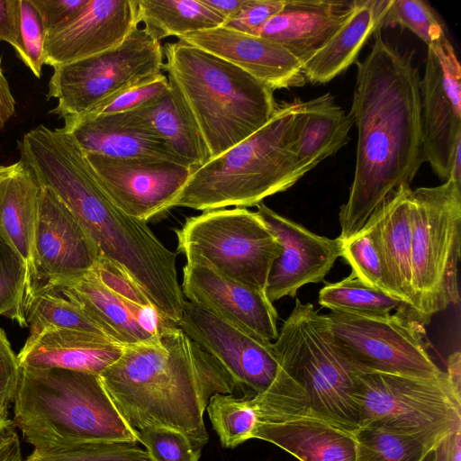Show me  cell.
I'll return each instance as SVG.
<instances>
[{
    "label": "cell",
    "mask_w": 461,
    "mask_h": 461,
    "mask_svg": "<svg viewBox=\"0 0 461 461\" xmlns=\"http://www.w3.org/2000/svg\"><path fill=\"white\" fill-rule=\"evenodd\" d=\"M370 52L357 62L349 113L357 128V160L348 201L340 206L339 237L362 230L376 207L402 185H411L425 161L420 78L410 53L378 30Z\"/></svg>",
    "instance_id": "1"
},
{
    "label": "cell",
    "mask_w": 461,
    "mask_h": 461,
    "mask_svg": "<svg viewBox=\"0 0 461 461\" xmlns=\"http://www.w3.org/2000/svg\"><path fill=\"white\" fill-rule=\"evenodd\" d=\"M99 378L133 430L170 428L200 448L209 439L203 413L210 397L236 391L218 361L173 322L157 338L124 347Z\"/></svg>",
    "instance_id": "2"
},
{
    "label": "cell",
    "mask_w": 461,
    "mask_h": 461,
    "mask_svg": "<svg viewBox=\"0 0 461 461\" xmlns=\"http://www.w3.org/2000/svg\"><path fill=\"white\" fill-rule=\"evenodd\" d=\"M302 115L299 99L277 104L263 127L193 169L169 210L257 206L266 197L289 189L306 174L294 147Z\"/></svg>",
    "instance_id": "3"
},
{
    "label": "cell",
    "mask_w": 461,
    "mask_h": 461,
    "mask_svg": "<svg viewBox=\"0 0 461 461\" xmlns=\"http://www.w3.org/2000/svg\"><path fill=\"white\" fill-rule=\"evenodd\" d=\"M13 424L35 449L104 441L138 442L99 375L20 367Z\"/></svg>",
    "instance_id": "4"
},
{
    "label": "cell",
    "mask_w": 461,
    "mask_h": 461,
    "mask_svg": "<svg viewBox=\"0 0 461 461\" xmlns=\"http://www.w3.org/2000/svg\"><path fill=\"white\" fill-rule=\"evenodd\" d=\"M163 70L190 110L211 158L273 116L274 90L237 66L180 40L163 46Z\"/></svg>",
    "instance_id": "5"
},
{
    "label": "cell",
    "mask_w": 461,
    "mask_h": 461,
    "mask_svg": "<svg viewBox=\"0 0 461 461\" xmlns=\"http://www.w3.org/2000/svg\"><path fill=\"white\" fill-rule=\"evenodd\" d=\"M273 347L281 370L269 391L276 399L347 431L359 429L352 398L359 370L336 344L324 315L296 299Z\"/></svg>",
    "instance_id": "6"
},
{
    "label": "cell",
    "mask_w": 461,
    "mask_h": 461,
    "mask_svg": "<svg viewBox=\"0 0 461 461\" xmlns=\"http://www.w3.org/2000/svg\"><path fill=\"white\" fill-rule=\"evenodd\" d=\"M411 216L413 309L426 326L434 314L460 301L461 185L447 179L412 190Z\"/></svg>",
    "instance_id": "7"
},
{
    "label": "cell",
    "mask_w": 461,
    "mask_h": 461,
    "mask_svg": "<svg viewBox=\"0 0 461 461\" xmlns=\"http://www.w3.org/2000/svg\"><path fill=\"white\" fill-rule=\"evenodd\" d=\"M352 398L359 428H384L411 436L430 448L461 428V398L445 372L423 378L359 371Z\"/></svg>",
    "instance_id": "8"
},
{
    "label": "cell",
    "mask_w": 461,
    "mask_h": 461,
    "mask_svg": "<svg viewBox=\"0 0 461 461\" xmlns=\"http://www.w3.org/2000/svg\"><path fill=\"white\" fill-rule=\"evenodd\" d=\"M178 252L236 282L266 292L280 244L256 212L217 209L189 217L176 230Z\"/></svg>",
    "instance_id": "9"
},
{
    "label": "cell",
    "mask_w": 461,
    "mask_h": 461,
    "mask_svg": "<svg viewBox=\"0 0 461 461\" xmlns=\"http://www.w3.org/2000/svg\"><path fill=\"white\" fill-rule=\"evenodd\" d=\"M163 46L144 28L136 27L118 47L71 63L53 67L47 99L60 119L77 117L110 96L162 73Z\"/></svg>",
    "instance_id": "10"
},
{
    "label": "cell",
    "mask_w": 461,
    "mask_h": 461,
    "mask_svg": "<svg viewBox=\"0 0 461 461\" xmlns=\"http://www.w3.org/2000/svg\"><path fill=\"white\" fill-rule=\"evenodd\" d=\"M324 316L336 344L359 371L423 378L444 373L428 352L424 326L402 312Z\"/></svg>",
    "instance_id": "11"
},
{
    "label": "cell",
    "mask_w": 461,
    "mask_h": 461,
    "mask_svg": "<svg viewBox=\"0 0 461 461\" xmlns=\"http://www.w3.org/2000/svg\"><path fill=\"white\" fill-rule=\"evenodd\" d=\"M178 327L218 361L242 396L262 394L276 380L280 366L270 340L186 300Z\"/></svg>",
    "instance_id": "12"
},
{
    "label": "cell",
    "mask_w": 461,
    "mask_h": 461,
    "mask_svg": "<svg viewBox=\"0 0 461 461\" xmlns=\"http://www.w3.org/2000/svg\"><path fill=\"white\" fill-rule=\"evenodd\" d=\"M420 99L425 161L446 181L461 142V68L449 40L428 48Z\"/></svg>",
    "instance_id": "13"
},
{
    "label": "cell",
    "mask_w": 461,
    "mask_h": 461,
    "mask_svg": "<svg viewBox=\"0 0 461 461\" xmlns=\"http://www.w3.org/2000/svg\"><path fill=\"white\" fill-rule=\"evenodd\" d=\"M85 155L112 201L127 215L145 222L169 210L192 172L168 160Z\"/></svg>",
    "instance_id": "14"
},
{
    "label": "cell",
    "mask_w": 461,
    "mask_h": 461,
    "mask_svg": "<svg viewBox=\"0 0 461 461\" xmlns=\"http://www.w3.org/2000/svg\"><path fill=\"white\" fill-rule=\"evenodd\" d=\"M256 212L281 247L267 282L266 294L271 303L294 297L305 285L322 282L341 257L342 241L339 238L315 234L263 203L257 205Z\"/></svg>",
    "instance_id": "15"
},
{
    "label": "cell",
    "mask_w": 461,
    "mask_h": 461,
    "mask_svg": "<svg viewBox=\"0 0 461 461\" xmlns=\"http://www.w3.org/2000/svg\"><path fill=\"white\" fill-rule=\"evenodd\" d=\"M35 249L41 282L68 286L89 273L100 251L67 205L42 187Z\"/></svg>",
    "instance_id": "16"
},
{
    "label": "cell",
    "mask_w": 461,
    "mask_h": 461,
    "mask_svg": "<svg viewBox=\"0 0 461 461\" xmlns=\"http://www.w3.org/2000/svg\"><path fill=\"white\" fill-rule=\"evenodd\" d=\"M182 292L189 302L267 340L278 336L277 312L265 291L228 278L194 260L183 268Z\"/></svg>",
    "instance_id": "17"
},
{
    "label": "cell",
    "mask_w": 461,
    "mask_h": 461,
    "mask_svg": "<svg viewBox=\"0 0 461 461\" xmlns=\"http://www.w3.org/2000/svg\"><path fill=\"white\" fill-rule=\"evenodd\" d=\"M138 24L136 1L88 0L73 20L47 34L44 65L53 68L114 49Z\"/></svg>",
    "instance_id": "18"
},
{
    "label": "cell",
    "mask_w": 461,
    "mask_h": 461,
    "mask_svg": "<svg viewBox=\"0 0 461 461\" xmlns=\"http://www.w3.org/2000/svg\"><path fill=\"white\" fill-rule=\"evenodd\" d=\"M254 407L253 438L270 442L300 461H355L354 433L303 409Z\"/></svg>",
    "instance_id": "19"
},
{
    "label": "cell",
    "mask_w": 461,
    "mask_h": 461,
    "mask_svg": "<svg viewBox=\"0 0 461 461\" xmlns=\"http://www.w3.org/2000/svg\"><path fill=\"white\" fill-rule=\"evenodd\" d=\"M177 39L237 66L274 91L306 83L300 60L283 46L258 35L219 26Z\"/></svg>",
    "instance_id": "20"
},
{
    "label": "cell",
    "mask_w": 461,
    "mask_h": 461,
    "mask_svg": "<svg viewBox=\"0 0 461 461\" xmlns=\"http://www.w3.org/2000/svg\"><path fill=\"white\" fill-rule=\"evenodd\" d=\"M60 289L112 339L123 347L157 338L170 321L153 306L134 304L115 294L93 269L76 283Z\"/></svg>",
    "instance_id": "21"
},
{
    "label": "cell",
    "mask_w": 461,
    "mask_h": 461,
    "mask_svg": "<svg viewBox=\"0 0 461 461\" xmlns=\"http://www.w3.org/2000/svg\"><path fill=\"white\" fill-rule=\"evenodd\" d=\"M41 189L33 171L23 159L0 166V240L25 265V294L41 282L35 239Z\"/></svg>",
    "instance_id": "22"
},
{
    "label": "cell",
    "mask_w": 461,
    "mask_h": 461,
    "mask_svg": "<svg viewBox=\"0 0 461 461\" xmlns=\"http://www.w3.org/2000/svg\"><path fill=\"white\" fill-rule=\"evenodd\" d=\"M411 185H400L376 207L364 228L372 238L389 285L417 320L411 288Z\"/></svg>",
    "instance_id": "23"
},
{
    "label": "cell",
    "mask_w": 461,
    "mask_h": 461,
    "mask_svg": "<svg viewBox=\"0 0 461 461\" xmlns=\"http://www.w3.org/2000/svg\"><path fill=\"white\" fill-rule=\"evenodd\" d=\"M123 348L107 336L46 328L27 338L17 359L22 368H59L99 375L121 357Z\"/></svg>",
    "instance_id": "24"
},
{
    "label": "cell",
    "mask_w": 461,
    "mask_h": 461,
    "mask_svg": "<svg viewBox=\"0 0 461 461\" xmlns=\"http://www.w3.org/2000/svg\"><path fill=\"white\" fill-rule=\"evenodd\" d=\"M355 0H285L258 36L291 52L302 64L321 50L342 25Z\"/></svg>",
    "instance_id": "25"
},
{
    "label": "cell",
    "mask_w": 461,
    "mask_h": 461,
    "mask_svg": "<svg viewBox=\"0 0 461 461\" xmlns=\"http://www.w3.org/2000/svg\"><path fill=\"white\" fill-rule=\"evenodd\" d=\"M63 120L61 129L74 138L85 153L117 158L162 159L190 167L166 140L124 123L117 113Z\"/></svg>",
    "instance_id": "26"
},
{
    "label": "cell",
    "mask_w": 461,
    "mask_h": 461,
    "mask_svg": "<svg viewBox=\"0 0 461 461\" xmlns=\"http://www.w3.org/2000/svg\"><path fill=\"white\" fill-rule=\"evenodd\" d=\"M169 84V91L154 102L117 114L124 123L166 140L193 170L210 160L211 155L178 89Z\"/></svg>",
    "instance_id": "27"
},
{
    "label": "cell",
    "mask_w": 461,
    "mask_h": 461,
    "mask_svg": "<svg viewBox=\"0 0 461 461\" xmlns=\"http://www.w3.org/2000/svg\"><path fill=\"white\" fill-rule=\"evenodd\" d=\"M392 0H355L353 9L327 43L303 64L305 80L326 84L345 71L369 38L382 29Z\"/></svg>",
    "instance_id": "28"
},
{
    "label": "cell",
    "mask_w": 461,
    "mask_h": 461,
    "mask_svg": "<svg viewBox=\"0 0 461 461\" xmlns=\"http://www.w3.org/2000/svg\"><path fill=\"white\" fill-rule=\"evenodd\" d=\"M353 123L351 114L336 104L330 93L303 102V115L294 143L302 168L309 172L346 145Z\"/></svg>",
    "instance_id": "29"
},
{
    "label": "cell",
    "mask_w": 461,
    "mask_h": 461,
    "mask_svg": "<svg viewBox=\"0 0 461 461\" xmlns=\"http://www.w3.org/2000/svg\"><path fill=\"white\" fill-rule=\"evenodd\" d=\"M137 20L146 32L160 41L189 32L222 26L225 19L202 0H138Z\"/></svg>",
    "instance_id": "30"
},
{
    "label": "cell",
    "mask_w": 461,
    "mask_h": 461,
    "mask_svg": "<svg viewBox=\"0 0 461 461\" xmlns=\"http://www.w3.org/2000/svg\"><path fill=\"white\" fill-rule=\"evenodd\" d=\"M24 314L29 337L46 328L76 330L109 337L60 287L40 282L25 294ZM110 338V337H109Z\"/></svg>",
    "instance_id": "31"
},
{
    "label": "cell",
    "mask_w": 461,
    "mask_h": 461,
    "mask_svg": "<svg viewBox=\"0 0 461 461\" xmlns=\"http://www.w3.org/2000/svg\"><path fill=\"white\" fill-rule=\"evenodd\" d=\"M318 298L322 307L335 312L384 315L396 311L418 321L405 303L364 284L353 272L341 281L327 283Z\"/></svg>",
    "instance_id": "32"
},
{
    "label": "cell",
    "mask_w": 461,
    "mask_h": 461,
    "mask_svg": "<svg viewBox=\"0 0 461 461\" xmlns=\"http://www.w3.org/2000/svg\"><path fill=\"white\" fill-rule=\"evenodd\" d=\"M206 411L224 447L234 448L253 438L258 419L250 398L217 393L210 397Z\"/></svg>",
    "instance_id": "33"
},
{
    "label": "cell",
    "mask_w": 461,
    "mask_h": 461,
    "mask_svg": "<svg viewBox=\"0 0 461 461\" xmlns=\"http://www.w3.org/2000/svg\"><path fill=\"white\" fill-rule=\"evenodd\" d=\"M354 435L355 461H421L432 449L411 436L380 427L359 428Z\"/></svg>",
    "instance_id": "34"
},
{
    "label": "cell",
    "mask_w": 461,
    "mask_h": 461,
    "mask_svg": "<svg viewBox=\"0 0 461 461\" xmlns=\"http://www.w3.org/2000/svg\"><path fill=\"white\" fill-rule=\"evenodd\" d=\"M24 461H152L136 443L90 442L56 449H35Z\"/></svg>",
    "instance_id": "35"
},
{
    "label": "cell",
    "mask_w": 461,
    "mask_h": 461,
    "mask_svg": "<svg viewBox=\"0 0 461 461\" xmlns=\"http://www.w3.org/2000/svg\"><path fill=\"white\" fill-rule=\"evenodd\" d=\"M399 25L408 29L432 48L445 42L443 25L431 6L421 0H392L382 27Z\"/></svg>",
    "instance_id": "36"
},
{
    "label": "cell",
    "mask_w": 461,
    "mask_h": 461,
    "mask_svg": "<svg viewBox=\"0 0 461 461\" xmlns=\"http://www.w3.org/2000/svg\"><path fill=\"white\" fill-rule=\"evenodd\" d=\"M26 267L20 256L0 240V316L27 327L24 298Z\"/></svg>",
    "instance_id": "37"
},
{
    "label": "cell",
    "mask_w": 461,
    "mask_h": 461,
    "mask_svg": "<svg viewBox=\"0 0 461 461\" xmlns=\"http://www.w3.org/2000/svg\"><path fill=\"white\" fill-rule=\"evenodd\" d=\"M341 257L364 284L399 300L386 279L375 244L366 229L363 227L356 235L342 241Z\"/></svg>",
    "instance_id": "38"
},
{
    "label": "cell",
    "mask_w": 461,
    "mask_h": 461,
    "mask_svg": "<svg viewBox=\"0 0 461 461\" xmlns=\"http://www.w3.org/2000/svg\"><path fill=\"white\" fill-rule=\"evenodd\" d=\"M169 89L167 77L159 73L110 96L81 116L131 112L154 102L167 94Z\"/></svg>",
    "instance_id": "39"
},
{
    "label": "cell",
    "mask_w": 461,
    "mask_h": 461,
    "mask_svg": "<svg viewBox=\"0 0 461 461\" xmlns=\"http://www.w3.org/2000/svg\"><path fill=\"white\" fill-rule=\"evenodd\" d=\"M138 433V441L152 461H198L201 449L182 432L167 427H149Z\"/></svg>",
    "instance_id": "40"
},
{
    "label": "cell",
    "mask_w": 461,
    "mask_h": 461,
    "mask_svg": "<svg viewBox=\"0 0 461 461\" xmlns=\"http://www.w3.org/2000/svg\"><path fill=\"white\" fill-rule=\"evenodd\" d=\"M46 35L40 14L31 0H20L19 41L14 51L36 77H41L45 62Z\"/></svg>",
    "instance_id": "41"
},
{
    "label": "cell",
    "mask_w": 461,
    "mask_h": 461,
    "mask_svg": "<svg viewBox=\"0 0 461 461\" xmlns=\"http://www.w3.org/2000/svg\"><path fill=\"white\" fill-rule=\"evenodd\" d=\"M285 0H244L238 11L225 20L223 27L258 35L264 24L285 5Z\"/></svg>",
    "instance_id": "42"
},
{
    "label": "cell",
    "mask_w": 461,
    "mask_h": 461,
    "mask_svg": "<svg viewBox=\"0 0 461 461\" xmlns=\"http://www.w3.org/2000/svg\"><path fill=\"white\" fill-rule=\"evenodd\" d=\"M93 270L108 289L122 299L140 306H153L129 274L105 257L100 255Z\"/></svg>",
    "instance_id": "43"
},
{
    "label": "cell",
    "mask_w": 461,
    "mask_h": 461,
    "mask_svg": "<svg viewBox=\"0 0 461 461\" xmlns=\"http://www.w3.org/2000/svg\"><path fill=\"white\" fill-rule=\"evenodd\" d=\"M20 375L17 355L5 331L0 329V412H8L14 402Z\"/></svg>",
    "instance_id": "44"
},
{
    "label": "cell",
    "mask_w": 461,
    "mask_h": 461,
    "mask_svg": "<svg viewBox=\"0 0 461 461\" xmlns=\"http://www.w3.org/2000/svg\"><path fill=\"white\" fill-rule=\"evenodd\" d=\"M87 1L31 0L40 14L46 34L60 29L73 20L84 8Z\"/></svg>",
    "instance_id": "45"
},
{
    "label": "cell",
    "mask_w": 461,
    "mask_h": 461,
    "mask_svg": "<svg viewBox=\"0 0 461 461\" xmlns=\"http://www.w3.org/2000/svg\"><path fill=\"white\" fill-rule=\"evenodd\" d=\"M19 31L20 0H0V41H5L15 49Z\"/></svg>",
    "instance_id": "46"
},
{
    "label": "cell",
    "mask_w": 461,
    "mask_h": 461,
    "mask_svg": "<svg viewBox=\"0 0 461 461\" xmlns=\"http://www.w3.org/2000/svg\"><path fill=\"white\" fill-rule=\"evenodd\" d=\"M15 113V100L0 64V130Z\"/></svg>",
    "instance_id": "47"
},
{
    "label": "cell",
    "mask_w": 461,
    "mask_h": 461,
    "mask_svg": "<svg viewBox=\"0 0 461 461\" xmlns=\"http://www.w3.org/2000/svg\"><path fill=\"white\" fill-rule=\"evenodd\" d=\"M445 373L454 393L461 398V355L459 351L454 352L448 357Z\"/></svg>",
    "instance_id": "48"
},
{
    "label": "cell",
    "mask_w": 461,
    "mask_h": 461,
    "mask_svg": "<svg viewBox=\"0 0 461 461\" xmlns=\"http://www.w3.org/2000/svg\"><path fill=\"white\" fill-rule=\"evenodd\" d=\"M204 5L222 16L225 20L234 14L244 0H202Z\"/></svg>",
    "instance_id": "49"
},
{
    "label": "cell",
    "mask_w": 461,
    "mask_h": 461,
    "mask_svg": "<svg viewBox=\"0 0 461 461\" xmlns=\"http://www.w3.org/2000/svg\"><path fill=\"white\" fill-rule=\"evenodd\" d=\"M448 461H461V428L449 436Z\"/></svg>",
    "instance_id": "50"
},
{
    "label": "cell",
    "mask_w": 461,
    "mask_h": 461,
    "mask_svg": "<svg viewBox=\"0 0 461 461\" xmlns=\"http://www.w3.org/2000/svg\"><path fill=\"white\" fill-rule=\"evenodd\" d=\"M461 142L457 144L452 158L449 176L447 179L453 180L456 184L461 185Z\"/></svg>",
    "instance_id": "51"
},
{
    "label": "cell",
    "mask_w": 461,
    "mask_h": 461,
    "mask_svg": "<svg viewBox=\"0 0 461 461\" xmlns=\"http://www.w3.org/2000/svg\"><path fill=\"white\" fill-rule=\"evenodd\" d=\"M449 436L441 440L435 447L437 461H448Z\"/></svg>",
    "instance_id": "52"
},
{
    "label": "cell",
    "mask_w": 461,
    "mask_h": 461,
    "mask_svg": "<svg viewBox=\"0 0 461 461\" xmlns=\"http://www.w3.org/2000/svg\"><path fill=\"white\" fill-rule=\"evenodd\" d=\"M0 461H18V459L7 446L0 445Z\"/></svg>",
    "instance_id": "53"
},
{
    "label": "cell",
    "mask_w": 461,
    "mask_h": 461,
    "mask_svg": "<svg viewBox=\"0 0 461 461\" xmlns=\"http://www.w3.org/2000/svg\"><path fill=\"white\" fill-rule=\"evenodd\" d=\"M11 423L12 420L8 418V412H0V439L5 430Z\"/></svg>",
    "instance_id": "54"
},
{
    "label": "cell",
    "mask_w": 461,
    "mask_h": 461,
    "mask_svg": "<svg viewBox=\"0 0 461 461\" xmlns=\"http://www.w3.org/2000/svg\"><path fill=\"white\" fill-rule=\"evenodd\" d=\"M421 461H437L435 448L429 450Z\"/></svg>",
    "instance_id": "55"
}]
</instances>
